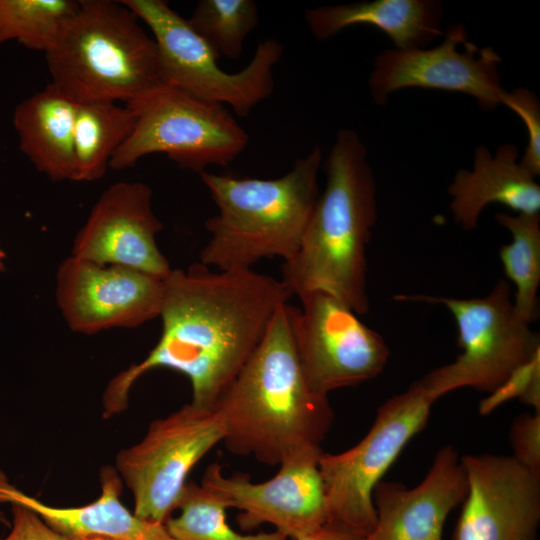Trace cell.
Segmentation results:
<instances>
[{"label":"cell","instance_id":"obj_1","mask_svg":"<svg viewBox=\"0 0 540 540\" xmlns=\"http://www.w3.org/2000/svg\"><path fill=\"white\" fill-rule=\"evenodd\" d=\"M280 279L250 270H211L202 263L172 269L164 278L161 336L139 363L108 383L106 416L122 412L133 384L155 368L188 378L192 405L212 410L253 354L282 304L292 296Z\"/></svg>","mask_w":540,"mask_h":540},{"label":"cell","instance_id":"obj_2","mask_svg":"<svg viewBox=\"0 0 540 540\" xmlns=\"http://www.w3.org/2000/svg\"><path fill=\"white\" fill-rule=\"evenodd\" d=\"M292 307L277 308L257 348L213 407L226 449L270 466L321 451L334 418L328 397L313 390L303 371Z\"/></svg>","mask_w":540,"mask_h":540},{"label":"cell","instance_id":"obj_3","mask_svg":"<svg viewBox=\"0 0 540 540\" xmlns=\"http://www.w3.org/2000/svg\"><path fill=\"white\" fill-rule=\"evenodd\" d=\"M324 170L325 187L297 252L282 264L281 280L293 295L324 292L362 315L370 309L366 252L377 189L367 148L354 130L337 132Z\"/></svg>","mask_w":540,"mask_h":540},{"label":"cell","instance_id":"obj_4","mask_svg":"<svg viewBox=\"0 0 540 540\" xmlns=\"http://www.w3.org/2000/svg\"><path fill=\"white\" fill-rule=\"evenodd\" d=\"M322 158V148L316 145L274 179L200 173L218 212L205 222L210 238L199 262L233 271L250 270L265 258L291 259L320 195Z\"/></svg>","mask_w":540,"mask_h":540},{"label":"cell","instance_id":"obj_5","mask_svg":"<svg viewBox=\"0 0 540 540\" xmlns=\"http://www.w3.org/2000/svg\"><path fill=\"white\" fill-rule=\"evenodd\" d=\"M122 3L80 0L45 56L52 84L76 103L126 104L163 85L157 45Z\"/></svg>","mask_w":540,"mask_h":540},{"label":"cell","instance_id":"obj_6","mask_svg":"<svg viewBox=\"0 0 540 540\" xmlns=\"http://www.w3.org/2000/svg\"><path fill=\"white\" fill-rule=\"evenodd\" d=\"M436 400L418 380L377 409L371 428L356 445L338 454L320 455L325 524L360 537L372 531L374 489L406 444L426 426Z\"/></svg>","mask_w":540,"mask_h":540},{"label":"cell","instance_id":"obj_7","mask_svg":"<svg viewBox=\"0 0 540 540\" xmlns=\"http://www.w3.org/2000/svg\"><path fill=\"white\" fill-rule=\"evenodd\" d=\"M136 115L129 138L109 168L132 167L142 157L164 153L181 168L202 173L228 166L246 148L247 132L222 104L161 85L127 103Z\"/></svg>","mask_w":540,"mask_h":540},{"label":"cell","instance_id":"obj_8","mask_svg":"<svg viewBox=\"0 0 540 540\" xmlns=\"http://www.w3.org/2000/svg\"><path fill=\"white\" fill-rule=\"evenodd\" d=\"M399 298L442 304L457 324L462 353L419 380L436 399L463 387L491 393L540 352L539 334L516 313L504 280L479 298Z\"/></svg>","mask_w":540,"mask_h":540},{"label":"cell","instance_id":"obj_9","mask_svg":"<svg viewBox=\"0 0 540 540\" xmlns=\"http://www.w3.org/2000/svg\"><path fill=\"white\" fill-rule=\"evenodd\" d=\"M150 29L157 45L164 85L193 96L229 105L246 117L274 90L273 71L283 46L275 39L260 42L246 67L228 73L218 56L192 29L188 20L162 0H122Z\"/></svg>","mask_w":540,"mask_h":540},{"label":"cell","instance_id":"obj_10","mask_svg":"<svg viewBox=\"0 0 540 540\" xmlns=\"http://www.w3.org/2000/svg\"><path fill=\"white\" fill-rule=\"evenodd\" d=\"M224 435L215 410L191 403L152 421L138 443L116 456L115 469L133 495L134 514L165 524L178 509L189 473Z\"/></svg>","mask_w":540,"mask_h":540},{"label":"cell","instance_id":"obj_11","mask_svg":"<svg viewBox=\"0 0 540 540\" xmlns=\"http://www.w3.org/2000/svg\"><path fill=\"white\" fill-rule=\"evenodd\" d=\"M292 307L293 334L306 378L318 394L361 384L385 368L390 350L383 337L342 301L324 292L299 296Z\"/></svg>","mask_w":540,"mask_h":540},{"label":"cell","instance_id":"obj_12","mask_svg":"<svg viewBox=\"0 0 540 540\" xmlns=\"http://www.w3.org/2000/svg\"><path fill=\"white\" fill-rule=\"evenodd\" d=\"M501 57L492 47L468 41L461 24L451 25L441 43L432 48L387 49L374 59L368 78L378 105L404 88L437 89L473 97L483 110L503 105L507 91L501 84Z\"/></svg>","mask_w":540,"mask_h":540},{"label":"cell","instance_id":"obj_13","mask_svg":"<svg viewBox=\"0 0 540 540\" xmlns=\"http://www.w3.org/2000/svg\"><path fill=\"white\" fill-rule=\"evenodd\" d=\"M323 451L302 453L284 460L270 479L253 483L246 474L225 476L218 463L206 469L201 486L215 494L227 508L241 512L242 530L268 523L295 540L326 523V497L318 460Z\"/></svg>","mask_w":540,"mask_h":540},{"label":"cell","instance_id":"obj_14","mask_svg":"<svg viewBox=\"0 0 540 540\" xmlns=\"http://www.w3.org/2000/svg\"><path fill=\"white\" fill-rule=\"evenodd\" d=\"M164 279L135 269L100 265L73 255L56 274V300L68 326L95 334L133 328L159 317Z\"/></svg>","mask_w":540,"mask_h":540},{"label":"cell","instance_id":"obj_15","mask_svg":"<svg viewBox=\"0 0 540 540\" xmlns=\"http://www.w3.org/2000/svg\"><path fill=\"white\" fill-rule=\"evenodd\" d=\"M467 494L452 540H536L540 525V474L512 456L461 457Z\"/></svg>","mask_w":540,"mask_h":540},{"label":"cell","instance_id":"obj_16","mask_svg":"<svg viewBox=\"0 0 540 540\" xmlns=\"http://www.w3.org/2000/svg\"><path fill=\"white\" fill-rule=\"evenodd\" d=\"M162 227L152 208L150 187L142 182H118L93 206L75 237L71 255L164 279L172 268L156 241Z\"/></svg>","mask_w":540,"mask_h":540},{"label":"cell","instance_id":"obj_17","mask_svg":"<svg viewBox=\"0 0 540 540\" xmlns=\"http://www.w3.org/2000/svg\"><path fill=\"white\" fill-rule=\"evenodd\" d=\"M467 479L451 445L435 455L423 480L412 488L380 481L373 492L376 522L363 540H442L450 512L462 504Z\"/></svg>","mask_w":540,"mask_h":540},{"label":"cell","instance_id":"obj_18","mask_svg":"<svg viewBox=\"0 0 540 540\" xmlns=\"http://www.w3.org/2000/svg\"><path fill=\"white\" fill-rule=\"evenodd\" d=\"M100 485V496L93 502L77 507H57L24 493L0 471V503L23 505L47 525L72 538L175 540L165 524L143 520L122 504L123 482L115 467L101 469Z\"/></svg>","mask_w":540,"mask_h":540},{"label":"cell","instance_id":"obj_19","mask_svg":"<svg viewBox=\"0 0 540 540\" xmlns=\"http://www.w3.org/2000/svg\"><path fill=\"white\" fill-rule=\"evenodd\" d=\"M519 150L503 144L493 154L478 146L472 169H460L447 188L454 222L464 231L476 228L487 206L500 204L517 214H540V186L518 161Z\"/></svg>","mask_w":540,"mask_h":540},{"label":"cell","instance_id":"obj_20","mask_svg":"<svg viewBox=\"0 0 540 540\" xmlns=\"http://www.w3.org/2000/svg\"><path fill=\"white\" fill-rule=\"evenodd\" d=\"M307 26L319 41L358 24L384 32L396 49L426 48L443 36V7L437 0H374L334 4L308 9Z\"/></svg>","mask_w":540,"mask_h":540},{"label":"cell","instance_id":"obj_21","mask_svg":"<svg viewBox=\"0 0 540 540\" xmlns=\"http://www.w3.org/2000/svg\"><path fill=\"white\" fill-rule=\"evenodd\" d=\"M77 103L50 83L16 107L20 150L53 181H73Z\"/></svg>","mask_w":540,"mask_h":540},{"label":"cell","instance_id":"obj_22","mask_svg":"<svg viewBox=\"0 0 540 540\" xmlns=\"http://www.w3.org/2000/svg\"><path fill=\"white\" fill-rule=\"evenodd\" d=\"M135 123L136 115L127 104L77 103L73 181L90 182L102 178L116 151L133 132Z\"/></svg>","mask_w":540,"mask_h":540},{"label":"cell","instance_id":"obj_23","mask_svg":"<svg viewBox=\"0 0 540 540\" xmlns=\"http://www.w3.org/2000/svg\"><path fill=\"white\" fill-rule=\"evenodd\" d=\"M495 218L512 236L509 244L501 246L499 256L506 276L516 287L515 311L531 324L539 316L540 214L499 213Z\"/></svg>","mask_w":540,"mask_h":540},{"label":"cell","instance_id":"obj_24","mask_svg":"<svg viewBox=\"0 0 540 540\" xmlns=\"http://www.w3.org/2000/svg\"><path fill=\"white\" fill-rule=\"evenodd\" d=\"M178 509L165 527L175 540H288L278 531L241 534L226 519L225 504L212 492L194 482H187Z\"/></svg>","mask_w":540,"mask_h":540},{"label":"cell","instance_id":"obj_25","mask_svg":"<svg viewBox=\"0 0 540 540\" xmlns=\"http://www.w3.org/2000/svg\"><path fill=\"white\" fill-rule=\"evenodd\" d=\"M188 23L218 57L236 59L258 24L253 0H200Z\"/></svg>","mask_w":540,"mask_h":540},{"label":"cell","instance_id":"obj_26","mask_svg":"<svg viewBox=\"0 0 540 540\" xmlns=\"http://www.w3.org/2000/svg\"><path fill=\"white\" fill-rule=\"evenodd\" d=\"M77 6L74 0H0V44L15 40L45 53Z\"/></svg>","mask_w":540,"mask_h":540},{"label":"cell","instance_id":"obj_27","mask_svg":"<svg viewBox=\"0 0 540 540\" xmlns=\"http://www.w3.org/2000/svg\"><path fill=\"white\" fill-rule=\"evenodd\" d=\"M518 398L540 411V352L518 368L500 387L481 401L479 412L486 415L502 403Z\"/></svg>","mask_w":540,"mask_h":540},{"label":"cell","instance_id":"obj_28","mask_svg":"<svg viewBox=\"0 0 540 540\" xmlns=\"http://www.w3.org/2000/svg\"><path fill=\"white\" fill-rule=\"evenodd\" d=\"M503 105L523 121L527 131V146L520 164L534 177L540 174V103L530 90L518 87L507 91Z\"/></svg>","mask_w":540,"mask_h":540},{"label":"cell","instance_id":"obj_29","mask_svg":"<svg viewBox=\"0 0 540 540\" xmlns=\"http://www.w3.org/2000/svg\"><path fill=\"white\" fill-rule=\"evenodd\" d=\"M511 455L519 464L540 474V411L517 416L511 425Z\"/></svg>","mask_w":540,"mask_h":540},{"label":"cell","instance_id":"obj_30","mask_svg":"<svg viewBox=\"0 0 540 540\" xmlns=\"http://www.w3.org/2000/svg\"><path fill=\"white\" fill-rule=\"evenodd\" d=\"M9 533L1 540H105L77 539L66 536L47 525L36 513L20 504H11Z\"/></svg>","mask_w":540,"mask_h":540},{"label":"cell","instance_id":"obj_31","mask_svg":"<svg viewBox=\"0 0 540 540\" xmlns=\"http://www.w3.org/2000/svg\"><path fill=\"white\" fill-rule=\"evenodd\" d=\"M364 537L357 536L347 531L338 529L328 524H324L316 530L295 540H363Z\"/></svg>","mask_w":540,"mask_h":540},{"label":"cell","instance_id":"obj_32","mask_svg":"<svg viewBox=\"0 0 540 540\" xmlns=\"http://www.w3.org/2000/svg\"><path fill=\"white\" fill-rule=\"evenodd\" d=\"M5 269V253L0 248V272H2Z\"/></svg>","mask_w":540,"mask_h":540},{"label":"cell","instance_id":"obj_33","mask_svg":"<svg viewBox=\"0 0 540 540\" xmlns=\"http://www.w3.org/2000/svg\"><path fill=\"white\" fill-rule=\"evenodd\" d=\"M0 523L10 525V521L7 519L6 515L0 510Z\"/></svg>","mask_w":540,"mask_h":540}]
</instances>
